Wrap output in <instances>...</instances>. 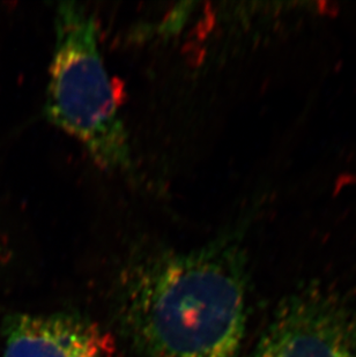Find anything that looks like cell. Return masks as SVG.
Segmentation results:
<instances>
[{
	"label": "cell",
	"instance_id": "6da1fadb",
	"mask_svg": "<svg viewBox=\"0 0 356 357\" xmlns=\"http://www.w3.org/2000/svg\"><path fill=\"white\" fill-rule=\"evenodd\" d=\"M246 222L193 249L132 250L118 274L116 307L142 356H239L248 325Z\"/></svg>",
	"mask_w": 356,
	"mask_h": 357
},
{
	"label": "cell",
	"instance_id": "7a4b0ae2",
	"mask_svg": "<svg viewBox=\"0 0 356 357\" xmlns=\"http://www.w3.org/2000/svg\"><path fill=\"white\" fill-rule=\"evenodd\" d=\"M44 115L80 142L95 165L142 183L100 47L98 21L82 3H58Z\"/></svg>",
	"mask_w": 356,
	"mask_h": 357
},
{
	"label": "cell",
	"instance_id": "3957f363",
	"mask_svg": "<svg viewBox=\"0 0 356 357\" xmlns=\"http://www.w3.org/2000/svg\"><path fill=\"white\" fill-rule=\"evenodd\" d=\"M251 357H356V311L325 287H302L285 297Z\"/></svg>",
	"mask_w": 356,
	"mask_h": 357
},
{
	"label": "cell",
	"instance_id": "277c9868",
	"mask_svg": "<svg viewBox=\"0 0 356 357\" xmlns=\"http://www.w3.org/2000/svg\"><path fill=\"white\" fill-rule=\"evenodd\" d=\"M3 357H114V335L72 314L12 312L1 319Z\"/></svg>",
	"mask_w": 356,
	"mask_h": 357
}]
</instances>
